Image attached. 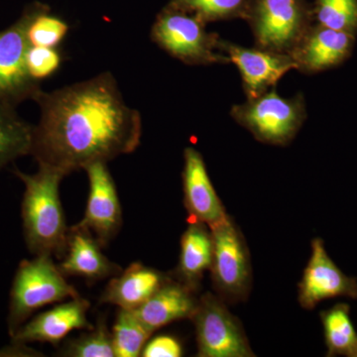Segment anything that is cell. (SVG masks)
<instances>
[{
  "instance_id": "obj_3",
  "label": "cell",
  "mask_w": 357,
  "mask_h": 357,
  "mask_svg": "<svg viewBox=\"0 0 357 357\" xmlns=\"http://www.w3.org/2000/svg\"><path fill=\"white\" fill-rule=\"evenodd\" d=\"M79 296L54 264L52 256L35 255L31 260H23L11 286L7 316L9 335H14L37 310Z\"/></svg>"
},
{
  "instance_id": "obj_22",
  "label": "cell",
  "mask_w": 357,
  "mask_h": 357,
  "mask_svg": "<svg viewBox=\"0 0 357 357\" xmlns=\"http://www.w3.org/2000/svg\"><path fill=\"white\" fill-rule=\"evenodd\" d=\"M152 333L134 311L119 309L112 333L115 356H140Z\"/></svg>"
},
{
  "instance_id": "obj_10",
  "label": "cell",
  "mask_w": 357,
  "mask_h": 357,
  "mask_svg": "<svg viewBox=\"0 0 357 357\" xmlns=\"http://www.w3.org/2000/svg\"><path fill=\"white\" fill-rule=\"evenodd\" d=\"M89 192L86 213L77 225L88 229L102 246L107 245L121 229L122 211L116 185L105 162L89 164Z\"/></svg>"
},
{
  "instance_id": "obj_16",
  "label": "cell",
  "mask_w": 357,
  "mask_h": 357,
  "mask_svg": "<svg viewBox=\"0 0 357 357\" xmlns=\"http://www.w3.org/2000/svg\"><path fill=\"white\" fill-rule=\"evenodd\" d=\"M196 293L169 277L159 290L134 312L141 323L154 333L173 321L192 319L199 304V298L196 297Z\"/></svg>"
},
{
  "instance_id": "obj_14",
  "label": "cell",
  "mask_w": 357,
  "mask_h": 357,
  "mask_svg": "<svg viewBox=\"0 0 357 357\" xmlns=\"http://www.w3.org/2000/svg\"><path fill=\"white\" fill-rule=\"evenodd\" d=\"M89 309V301L79 296L26 321L11 335V340L57 344L73 331L93 328L88 319Z\"/></svg>"
},
{
  "instance_id": "obj_25",
  "label": "cell",
  "mask_w": 357,
  "mask_h": 357,
  "mask_svg": "<svg viewBox=\"0 0 357 357\" xmlns=\"http://www.w3.org/2000/svg\"><path fill=\"white\" fill-rule=\"evenodd\" d=\"M319 25L354 34L357 28V0H318Z\"/></svg>"
},
{
  "instance_id": "obj_17",
  "label": "cell",
  "mask_w": 357,
  "mask_h": 357,
  "mask_svg": "<svg viewBox=\"0 0 357 357\" xmlns=\"http://www.w3.org/2000/svg\"><path fill=\"white\" fill-rule=\"evenodd\" d=\"M354 36L351 33L319 27L307 31L290 54L298 69L319 72L340 64L351 54Z\"/></svg>"
},
{
  "instance_id": "obj_28",
  "label": "cell",
  "mask_w": 357,
  "mask_h": 357,
  "mask_svg": "<svg viewBox=\"0 0 357 357\" xmlns=\"http://www.w3.org/2000/svg\"><path fill=\"white\" fill-rule=\"evenodd\" d=\"M141 356L143 357H180L183 347L177 338L171 335H158L147 342Z\"/></svg>"
},
{
  "instance_id": "obj_29",
  "label": "cell",
  "mask_w": 357,
  "mask_h": 357,
  "mask_svg": "<svg viewBox=\"0 0 357 357\" xmlns=\"http://www.w3.org/2000/svg\"><path fill=\"white\" fill-rule=\"evenodd\" d=\"M25 342L11 340V344L2 347L0 349V357H28L42 356L41 352L35 351L32 347H28Z\"/></svg>"
},
{
  "instance_id": "obj_5",
  "label": "cell",
  "mask_w": 357,
  "mask_h": 357,
  "mask_svg": "<svg viewBox=\"0 0 357 357\" xmlns=\"http://www.w3.org/2000/svg\"><path fill=\"white\" fill-rule=\"evenodd\" d=\"M50 7L42 2L28 4L13 24L0 31V103L17 107L34 100L42 91L40 82L30 76L26 56L30 48L27 32L32 21Z\"/></svg>"
},
{
  "instance_id": "obj_21",
  "label": "cell",
  "mask_w": 357,
  "mask_h": 357,
  "mask_svg": "<svg viewBox=\"0 0 357 357\" xmlns=\"http://www.w3.org/2000/svg\"><path fill=\"white\" fill-rule=\"evenodd\" d=\"M328 356L357 357V333L351 318V307L338 303L321 312Z\"/></svg>"
},
{
  "instance_id": "obj_11",
  "label": "cell",
  "mask_w": 357,
  "mask_h": 357,
  "mask_svg": "<svg viewBox=\"0 0 357 357\" xmlns=\"http://www.w3.org/2000/svg\"><path fill=\"white\" fill-rule=\"evenodd\" d=\"M357 299V279L347 276L333 261L323 239L312 241V255L299 283V302L304 309L333 298Z\"/></svg>"
},
{
  "instance_id": "obj_18",
  "label": "cell",
  "mask_w": 357,
  "mask_h": 357,
  "mask_svg": "<svg viewBox=\"0 0 357 357\" xmlns=\"http://www.w3.org/2000/svg\"><path fill=\"white\" fill-rule=\"evenodd\" d=\"M169 277L140 263H133L112 277L103 291L100 303L134 311L154 295Z\"/></svg>"
},
{
  "instance_id": "obj_23",
  "label": "cell",
  "mask_w": 357,
  "mask_h": 357,
  "mask_svg": "<svg viewBox=\"0 0 357 357\" xmlns=\"http://www.w3.org/2000/svg\"><path fill=\"white\" fill-rule=\"evenodd\" d=\"M248 0H172L171 8L197 16L204 23L243 15Z\"/></svg>"
},
{
  "instance_id": "obj_1",
  "label": "cell",
  "mask_w": 357,
  "mask_h": 357,
  "mask_svg": "<svg viewBox=\"0 0 357 357\" xmlns=\"http://www.w3.org/2000/svg\"><path fill=\"white\" fill-rule=\"evenodd\" d=\"M40 119L30 155L65 176L96 162L107 163L140 145V112L124 100L112 73L35 96Z\"/></svg>"
},
{
  "instance_id": "obj_15",
  "label": "cell",
  "mask_w": 357,
  "mask_h": 357,
  "mask_svg": "<svg viewBox=\"0 0 357 357\" xmlns=\"http://www.w3.org/2000/svg\"><path fill=\"white\" fill-rule=\"evenodd\" d=\"M102 248L88 229L74 225L69 229L67 248L59 269L65 276L84 277L95 281L121 273V267L110 261L102 252Z\"/></svg>"
},
{
  "instance_id": "obj_20",
  "label": "cell",
  "mask_w": 357,
  "mask_h": 357,
  "mask_svg": "<svg viewBox=\"0 0 357 357\" xmlns=\"http://www.w3.org/2000/svg\"><path fill=\"white\" fill-rule=\"evenodd\" d=\"M33 126L21 119L16 107L0 103V170L30 155Z\"/></svg>"
},
{
  "instance_id": "obj_26",
  "label": "cell",
  "mask_w": 357,
  "mask_h": 357,
  "mask_svg": "<svg viewBox=\"0 0 357 357\" xmlns=\"http://www.w3.org/2000/svg\"><path fill=\"white\" fill-rule=\"evenodd\" d=\"M69 32V24L57 16L51 15L50 9L40 13L28 29L31 46L56 48Z\"/></svg>"
},
{
  "instance_id": "obj_13",
  "label": "cell",
  "mask_w": 357,
  "mask_h": 357,
  "mask_svg": "<svg viewBox=\"0 0 357 357\" xmlns=\"http://www.w3.org/2000/svg\"><path fill=\"white\" fill-rule=\"evenodd\" d=\"M183 190L188 222L204 223L211 229L229 217L211 184L203 157L192 147L184 151Z\"/></svg>"
},
{
  "instance_id": "obj_12",
  "label": "cell",
  "mask_w": 357,
  "mask_h": 357,
  "mask_svg": "<svg viewBox=\"0 0 357 357\" xmlns=\"http://www.w3.org/2000/svg\"><path fill=\"white\" fill-rule=\"evenodd\" d=\"M220 49L227 53L229 63H234L241 72L248 98L266 93L288 72L298 69L297 62L290 54L244 48L222 41Z\"/></svg>"
},
{
  "instance_id": "obj_27",
  "label": "cell",
  "mask_w": 357,
  "mask_h": 357,
  "mask_svg": "<svg viewBox=\"0 0 357 357\" xmlns=\"http://www.w3.org/2000/svg\"><path fill=\"white\" fill-rule=\"evenodd\" d=\"M62 57L56 48L30 46L26 56V65L30 76L41 82L55 74L60 68Z\"/></svg>"
},
{
  "instance_id": "obj_19",
  "label": "cell",
  "mask_w": 357,
  "mask_h": 357,
  "mask_svg": "<svg viewBox=\"0 0 357 357\" xmlns=\"http://www.w3.org/2000/svg\"><path fill=\"white\" fill-rule=\"evenodd\" d=\"M213 261V236L204 223L189 222L181 239L180 260L174 279L198 292L202 278Z\"/></svg>"
},
{
  "instance_id": "obj_7",
  "label": "cell",
  "mask_w": 357,
  "mask_h": 357,
  "mask_svg": "<svg viewBox=\"0 0 357 357\" xmlns=\"http://www.w3.org/2000/svg\"><path fill=\"white\" fill-rule=\"evenodd\" d=\"M211 278L220 298L227 302L245 300L252 283L250 255L245 238L231 218L211 227Z\"/></svg>"
},
{
  "instance_id": "obj_6",
  "label": "cell",
  "mask_w": 357,
  "mask_h": 357,
  "mask_svg": "<svg viewBox=\"0 0 357 357\" xmlns=\"http://www.w3.org/2000/svg\"><path fill=\"white\" fill-rule=\"evenodd\" d=\"M231 115L256 139L268 144L285 145L299 131L306 112L302 98H284L273 91L236 105Z\"/></svg>"
},
{
  "instance_id": "obj_2",
  "label": "cell",
  "mask_w": 357,
  "mask_h": 357,
  "mask_svg": "<svg viewBox=\"0 0 357 357\" xmlns=\"http://www.w3.org/2000/svg\"><path fill=\"white\" fill-rule=\"evenodd\" d=\"M13 173L25 187L21 215L26 245L34 255L63 257L69 229L59 187L66 176L55 169L41 165L34 174H26L18 169Z\"/></svg>"
},
{
  "instance_id": "obj_24",
  "label": "cell",
  "mask_w": 357,
  "mask_h": 357,
  "mask_svg": "<svg viewBox=\"0 0 357 357\" xmlns=\"http://www.w3.org/2000/svg\"><path fill=\"white\" fill-rule=\"evenodd\" d=\"M61 356L70 357H114L112 335L100 321L95 328L84 333L79 338L72 340L61 351Z\"/></svg>"
},
{
  "instance_id": "obj_8",
  "label": "cell",
  "mask_w": 357,
  "mask_h": 357,
  "mask_svg": "<svg viewBox=\"0 0 357 357\" xmlns=\"http://www.w3.org/2000/svg\"><path fill=\"white\" fill-rule=\"evenodd\" d=\"M191 319L196 326L199 356H255L241 321L229 311L222 298L204 294Z\"/></svg>"
},
{
  "instance_id": "obj_4",
  "label": "cell",
  "mask_w": 357,
  "mask_h": 357,
  "mask_svg": "<svg viewBox=\"0 0 357 357\" xmlns=\"http://www.w3.org/2000/svg\"><path fill=\"white\" fill-rule=\"evenodd\" d=\"M151 39L174 58L187 65L229 63L220 51L218 35L206 32L204 22L191 13L167 6L157 16Z\"/></svg>"
},
{
  "instance_id": "obj_9",
  "label": "cell",
  "mask_w": 357,
  "mask_h": 357,
  "mask_svg": "<svg viewBox=\"0 0 357 357\" xmlns=\"http://www.w3.org/2000/svg\"><path fill=\"white\" fill-rule=\"evenodd\" d=\"M249 17L264 50L291 54L309 31L301 0H257Z\"/></svg>"
}]
</instances>
